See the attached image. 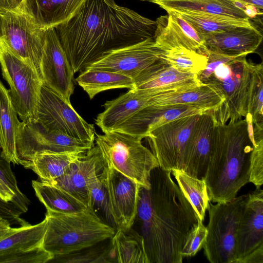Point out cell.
<instances>
[{"instance_id":"1","label":"cell","mask_w":263,"mask_h":263,"mask_svg":"<svg viewBox=\"0 0 263 263\" xmlns=\"http://www.w3.org/2000/svg\"><path fill=\"white\" fill-rule=\"evenodd\" d=\"M156 27V21L114 0H84L55 28L74 73L112 50L154 39Z\"/></svg>"},{"instance_id":"2","label":"cell","mask_w":263,"mask_h":263,"mask_svg":"<svg viewBox=\"0 0 263 263\" xmlns=\"http://www.w3.org/2000/svg\"><path fill=\"white\" fill-rule=\"evenodd\" d=\"M171 172L155 168L149 189L140 190L135 219L149 263H181L182 247L199 219Z\"/></svg>"},{"instance_id":"3","label":"cell","mask_w":263,"mask_h":263,"mask_svg":"<svg viewBox=\"0 0 263 263\" xmlns=\"http://www.w3.org/2000/svg\"><path fill=\"white\" fill-rule=\"evenodd\" d=\"M252 149L245 118L214 125L212 151L204 178L210 201H230L249 182Z\"/></svg>"},{"instance_id":"4","label":"cell","mask_w":263,"mask_h":263,"mask_svg":"<svg viewBox=\"0 0 263 263\" xmlns=\"http://www.w3.org/2000/svg\"><path fill=\"white\" fill-rule=\"evenodd\" d=\"M45 218L47 228L43 247L53 259L92 247L111 238L116 232L89 209L74 213L47 210Z\"/></svg>"},{"instance_id":"5","label":"cell","mask_w":263,"mask_h":263,"mask_svg":"<svg viewBox=\"0 0 263 263\" xmlns=\"http://www.w3.org/2000/svg\"><path fill=\"white\" fill-rule=\"evenodd\" d=\"M246 55H227L202 83L214 89L223 102L212 115L215 125L233 123L248 114V101L254 63Z\"/></svg>"},{"instance_id":"6","label":"cell","mask_w":263,"mask_h":263,"mask_svg":"<svg viewBox=\"0 0 263 263\" xmlns=\"http://www.w3.org/2000/svg\"><path fill=\"white\" fill-rule=\"evenodd\" d=\"M95 135L105 166L149 189L151 172L159 165L152 151L142 144L143 138L115 130Z\"/></svg>"},{"instance_id":"7","label":"cell","mask_w":263,"mask_h":263,"mask_svg":"<svg viewBox=\"0 0 263 263\" xmlns=\"http://www.w3.org/2000/svg\"><path fill=\"white\" fill-rule=\"evenodd\" d=\"M249 194L230 201L210 202L209 221L203 246L204 254L211 263H236L237 231Z\"/></svg>"},{"instance_id":"8","label":"cell","mask_w":263,"mask_h":263,"mask_svg":"<svg viewBox=\"0 0 263 263\" xmlns=\"http://www.w3.org/2000/svg\"><path fill=\"white\" fill-rule=\"evenodd\" d=\"M0 65L12 105L22 121L35 118L43 81L35 69L0 43Z\"/></svg>"},{"instance_id":"9","label":"cell","mask_w":263,"mask_h":263,"mask_svg":"<svg viewBox=\"0 0 263 263\" xmlns=\"http://www.w3.org/2000/svg\"><path fill=\"white\" fill-rule=\"evenodd\" d=\"M45 30L23 11L0 9V43L32 66L41 79Z\"/></svg>"},{"instance_id":"10","label":"cell","mask_w":263,"mask_h":263,"mask_svg":"<svg viewBox=\"0 0 263 263\" xmlns=\"http://www.w3.org/2000/svg\"><path fill=\"white\" fill-rule=\"evenodd\" d=\"M35 119L50 131L59 132L94 145L95 129L72 106L70 101L43 85Z\"/></svg>"},{"instance_id":"11","label":"cell","mask_w":263,"mask_h":263,"mask_svg":"<svg viewBox=\"0 0 263 263\" xmlns=\"http://www.w3.org/2000/svg\"><path fill=\"white\" fill-rule=\"evenodd\" d=\"M94 145L59 132L50 131L35 118L20 122L16 137L18 164L24 167L42 152L85 153Z\"/></svg>"},{"instance_id":"12","label":"cell","mask_w":263,"mask_h":263,"mask_svg":"<svg viewBox=\"0 0 263 263\" xmlns=\"http://www.w3.org/2000/svg\"><path fill=\"white\" fill-rule=\"evenodd\" d=\"M200 114L171 121L151 131L147 135L152 152L159 166L165 170H183L188 140Z\"/></svg>"},{"instance_id":"13","label":"cell","mask_w":263,"mask_h":263,"mask_svg":"<svg viewBox=\"0 0 263 263\" xmlns=\"http://www.w3.org/2000/svg\"><path fill=\"white\" fill-rule=\"evenodd\" d=\"M47 222L11 228L0 240V263H45L53 256L43 247Z\"/></svg>"},{"instance_id":"14","label":"cell","mask_w":263,"mask_h":263,"mask_svg":"<svg viewBox=\"0 0 263 263\" xmlns=\"http://www.w3.org/2000/svg\"><path fill=\"white\" fill-rule=\"evenodd\" d=\"M100 177L106 187L115 229L132 228L137 214L141 186L119 171L105 165Z\"/></svg>"},{"instance_id":"15","label":"cell","mask_w":263,"mask_h":263,"mask_svg":"<svg viewBox=\"0 0 263 263\" xmlns=\"http://www.w3.org/2000/svg\"><path fill=\"white\" fill-rule=\"evenodd\" d=\"M41 72L43 85L70 101L74 73L54 27L45 30Z\"/></svg>"},{"instance_id":"16","label":"cell","mask_w":263,"mask_h":263,"mask_svg":"<svg viewBox=\"0 0 263 263\" xmlns=\"http://www.w3.org/2000/svg\"><path fill=\"white\" fill-rule=\"evenodd\" d=\"M165 52V50L156 44L154 39H149L112 50L87 68L119 72L134 81L144 70L159 60Z\"/></svg>"},{"instance_id":"17","label":"cell","mask_w":263,"mask_h":263,"mask_svg":"<svg viewBox=\"0 0 263 263\" xmlns=\"http://www.w3.org/2000/svg\"><path fill=\"white\" fill-rule=\"evenodd\" d=\"M203 84L196 74L178 71L160 59L134 80L133 89L154 97L191 89Z\"/></svg>"},{"instance_id":"18","label":"cell","mask_w":263,"mask_h":263,"mask_svg":"<svg viewBox=\"0 0 263 263\" xmlns=\"http://www.w3.org/2000/svg\"><path fill=\"white\" fill-rule=\"evenodd\" d=\"M206 110L209 109L192 104L151 105L141 109L115 130L145 138L151 131L171 121L201 114Z\"/></svg>"},{"instance_id":"19","label":"cell","mask_w":263,"mask_h":263,"mask_svg":"<svg viewBox=\"0 0 263 263\" xmlns=\"http://www.w3.org/2000/svg\"><path fill=\"white\" fill-rule=\"evenodd\" d=\"M104 165L99 147L93 146L73 162L62 176L47 183L67 191L89 209L87 183L91 177L101 173Z\"/></svg>"},{"instance_id":"20","label":"cell","mask_w":263,"mask_h":263,"mask_svg":"<svg viewBox=\"0 0 263 263\" xmlns=\"http://www.w3.org/2000/svg\"><path fill=\"white\" fill-rule=\"evenodd\" d=\"M214 125L211 109L201 114L193 127L183 170L191 177L204 180L212 151Z\"/></svg>"},{"instance_id":"21","label":"cell","mask_w":263,"mask_h":263,"mask_svg":"<svg viewBox=\"0 0 263 263\" xmlns=\"http://www.w3.org/2000/svg\"><path fill=\"white\" fill-rule=\"evenodd\" d=\"M263 246V191L260 187L249 194L237 231L236 263Z\"/></svg>"},{"instance_id":"22","label":"cell","mask_w":263,"mask_h":263,"mask_svg":"<svg viewBox=\"0 0 263 263\" xmlns=\"http://www.w3.org/2000/svg\"><path fill=\"white\" fill-rule=\"evenodd\" d=\"M152 97L140 90L129 89L104 104V110L97 116L96 124L104 133L114 130L141 109L150 105Z\"/></svg>"},{"instance_id":"23","label":"cell","mask_w":263,"mask_h":263,"mask_svg":"<svg viewBox=\"0 0 263 263\" xmlns=\"http://www.w3.org/2000/svg\"><path fill=\"white\" fill-rule=\"evenodd\" d=\"M262 40V33L255 26L234 28L204 39L208 50L231 56L254 52Z\"/></svg>"},{"instance_id":"24","label":"cell","mask_w":263,"mask_h":263,"mask_svg":"<svg viewBox=\"0 0 263 263\" xmlns=\"http://www.w3.org/2000/svg\"><path fill=\"white\" fill-rule=\"evenodd\" d=\"M84 0H25L23 12L46 29L69 19Z\"/></svg>"},{"instance_id":"25","label":"cell","mask_w":263,"mask_h":263,"mask_svg":"<svg viewBox=\"0 0 263 263\" xmlns=\"http://www.w3.org/2000/svg\"><path fill=\"white\" fill-rule=\"evenodd\" d=\"M20 121L14 108L8 90L0 80L1 158L19 164L16 149V137Z\"/></svg>"},{"instance_id":"26","label":"cell","mask_w":263,"mask_h":263,"mask_svg":"<svg viewBox=\"0 0 263 263\" xmlns=\"http://www.w3.org/2000/svg\"><path fill=\"white\" fill-rule=\"evenodd\" d=\"M173 11L189 23L203 40L208 36L234 28L254 26L248 18L236 17L203 11Z\"/></svg>"},{"instance_id":"27","label":"cell","mask_w":263,"mask_h":263,"mask_svg":"<svg viewBox=\"0 0 263 263\" xmlns=\"http://www.w3.org/2000/svg\"><path fill=\"white\" fill-rule=\"evenodd\" d=\"M167 11H203L240 18H248L246 5L236 0H147Z\"/></svg>"},{"instance_id":"28","label":"cell","mask_w":263,"mask_h":263,"mask_svg":"<svg viewBox=\"0 0 263 263\" xmlns=\"http://www.w3.org/2000/svg\"><path fill=\"white\" fill-rule=\"evenodd\" d=\"M116 231L108 252L112 262L149 263L144 239L137 231L132 228Z\"/></svg>"},{"instance_id":"29","label":"cell","mask_w":263,"mask_h":263,"mask_svg":"<svg viewBox=\"0 0 263 263\" xmlns=\"http://www.w3.org/2000/svg\"><path fill=\"white\" fill-rule=\"evenodd\" d=\"M76 82L92 99L99 93L117 88L133 89L134 81L123 74L96 68H87L76 78Z\"/></svg>"},{"instance_id":"30","label":"cell","mask_w":263,"mask_h":263,"mask_svg":"<svg viewBox=\"0 0 263 263\" xmlns=\"http://www.w3.org/2000/svg\"><path fill=\"white\" fill-rule=\"evenodd\" d=\"M85 153L42 152L35 155L25 168L33 171L40 181L48 183L62 176Z\"/></svg>"},{"instance_id":"31","label":"cell","mask_w":263,"mask_h":263,"mask_svg":"<svg viewBox=\"0 0 263 263\" xmlns=\"http://www.w3.org/2000/svg\"><path fill=\"white\" fill-rule=\"evenodd\" d=\"M222 102L223 100L214 89L203 84L191 89L154 96L151 105L192 104L215 110Z\"/></svg>"},{"instance_id":"32","label":"cell","mask_w":263,"mask_h":263,"mask_svg":"<svg viewBox=\"0 0 263 263\" xmlns=\"http://www.w3.org/2000/svg\"><path fill=\"white\" fill-rule=\"evenodd\" d=\"M32 186L36 196L46 210L63 213H74L88 209L73 196L57 186L38 180H32Z\"/></svg>"},{"instance_id":"33","label":"cell","mask_w":263,"mask_h":263,"mask_svg":"<svg viewBox=\"0 0 263 263\" xmlns=\"http://www.w3.org/2000/svg\"><path fill=\"white\" fill-rule=\"evenodd\" d=\"M156 22L157 27L154 40L156 44L165 51L173 48H185L205 54L185 34L170 14L160 16Z\"/></svg>"},{"instance_id":"34","label":"cell","mask_w":263,"mask_h":263,"mask_svg":"<svg viewBox=\"0 0 263 263\" xmlns=\"http://www.w3.org/2000/svg\"><path fill=\"white\" fill-rule=\"evenodd\" d=\"M171 173L194 208L199 220L203 221L210 202L204 180L191 177L182 170H175Z\"/></svg>"},{"instance_id":"35","label":"cell","mask_w":263,"mask_h":263,"mask_svg":"<svg viewBox=\"0 0 263 263\" xmlns=\"http://www.w3.org/2000/svg\"><path fill=\"white\" fill-rule=\"evenodd\" d=\"M263 66L254 64L250 86L248 113L251 114L255 140L263 138Z\"/></svg>"},{"instance_id":"36","label":"cell","mask_w":263,"mask_h":263,"mask_svg":"<svg viewBox=\"0 0 263 263\" xmlns=\"http://www.w3.org/2000/svg\"><path fill=\"white\" fill-rule=\"evenodd\" d=\"M161 59L175 69L197 75L207 65L208 55L185 48H173L165 51Z\"/></svg>"},{"instance_id":"37","label":"cell","mask_w":263,"mask_h":263,"mask_svg":"<svg viewBox=\"0 0 263 263\" xmlns=\"http://www.w3.org/2000/svg\"><path fill=\"white\" fill-rule=\"evenodd\" d=\"M89 194V210L97 215L99 212L105 219L106 223L115 228L110 213L106 187L101 178L100 174L90 178L87 183Z\"/></svg>"},{"instance_id":"38","label":"cell","mask_w":263,"mask_h":263,"mask_svg":"<svg viewBox=\"0 0 263 263\" xmlns=\"http://www.w3.org/2000/svg\"><path fill=\"white\" fill-rule=\"evenodd\" d=\"M0 182L14 193L18 208L23 214L26 213L30 204L29 200L18 188L15 176L11 168L10 163L1 158L0 159Z\"/></svg>"},{"instance_id":"39","label":"cell","mask_w":263,"mask_h":263,"mask_svg":"<svg viewBox=\"0 0 263 263\" xmlns=\"http://www.w3.org/2000/svg\"><path fill=\"white\" fill-rule=\"evenodd\" d=\"M207 235V229L203 221L198 220L196 226L188 234L181 251L182 257H192L203 248Z\"/></svg>"},{"instance_id":"40","label":"cell","mask_w":263,"mask_h":263,"mask_svg":"<svg viewBox=\"0 0 263 263\" xmlns=\"http://www.w3.org/2000/svg\"><path fill=\"white\" fill-rule=\"evenodd\" d=\"M249 182L256 188L263 184V140L255 143L250 156Z\"/></svg>"},{"instance_id":"41","label":"cell","mask_w":263,"mask_h":263,"mask_svg":"<svg viewBox=\"0 0 263 263\" xmlns=\"http://www.w3.org/2000/svg\"><path fill=\"white\" fill-rule=\"evenodd\" d=\"M166 12L173 16L185 34L207 55L208 49L204 45V40L201 37L193 27L180 16L176 12L173 11H168Z\"/></svg>"},{"instance_id":"42","label":"cell","mask_w":263,"mask_h":263,"mask_svg":"<svg viewBox=\"0 0 263 263\" xmlns=\"http://www.w3.org/2000/svg\"><path fill=\"white\" fill-rule=\"evenodd\" d=\"M25 0H0V9L23 11Z\"/></svg>"},{"instance_id":"43","label":"cell","mask_w":263,"mask_h":263,"mask_svg":"<svg viewBox=\"0 0 263 263\" xmlns=\"http://www.w3.org/2000/svg\"><path fill=\"white\" fill-rule=\"evenodd\" d=\"M239 263H263V246H261L242 259Z\"/></svg>"},{"instance_id":"44","label":"cell","mask_w":263,"mask_h":263,"mask_svg":"<svg viewBox=\"0 0 263 263\" xmlns=\"http://www.w3.org/2000/svg\"><path fill=\"white\" fill-rule=\"evenodd\" d=\"M0 197L6 202L12 201L18 207L14 193L0 182Z\"/></svg>"},{"instance_id":"45","label":"cell","mask_w":263,"mask_h":263,"mask_svg":"<svg viewBox=\"0 0 263 263\" xmlns=\"http://www.w3.org/2000/svg\"><path fill=\"white\" fill-rule=\"evenodd\" d=\"M11 226L7 220L0 217V240L7 235L12 228Z\"/></svg>"},{"instance_id":"46","label":"cell","mask_w":263,"mask_h":263,"mask_svg":"<svg viewBox=\"0 0 263 263\" xmlns=\"http://www.w3.org/2000/svg\"><path fill=\"white\" fill-rule=\"evenodd\" d=\"M243 4L253 5L260 10H262L263 0H236Z\"/></svg>"},{"instance_id":"47","label":"cell","mask_w":263,"mask_h":263,"mask_svg":"<svg viewBox=\"0 0 263 263\" xmlns=\"http://www.w3.org/2000/svg\"><path fill=\"white\" fill-rule=\"evenodd\" d=\"M143 1H147V0H143Z\"/></svg>"}]
</instances>
